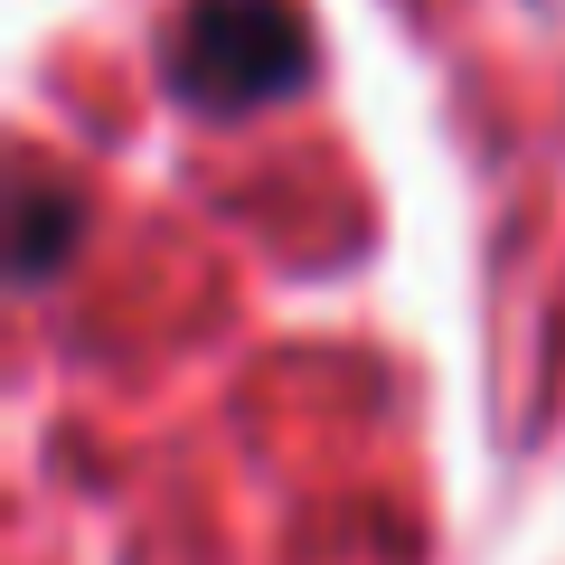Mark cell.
I'll return each mask as SVG.
<instances>
[{
    "mask_svg": "<svg viewBox=\"0 0 565 565\" xmlns=\"http://www.w3.org/2000/svg\"><path fill=\"white\" fill-rule=\"evenodd\" d=\"M302 76V20L282 0H189L170 39V85L189 104H264Z\"/></svg>",
    "mask_w": 565,
    "mask_h": 565,
    "instance_id": "obj_1",
    "label": "cell"
}]
</instances>
